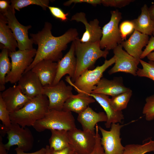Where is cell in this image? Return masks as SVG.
<instances>
[{
    "instance_id": "cell-22",
    "label": "cell",
    "mask_w": 154,
    "mask_h": 154,
    "mask_svg": "<svg viewBox=\"0 0 154 154\" xmlns=\"http://www.w3.org/2000/svg\"><path fill=\"white\" fill-rule=\"evenodd\" d=\"M130 90L123 85L120 79L109 80L102 78L92 93L101 94L113 97Z\"/></svg>"
},
{
    "instance_id": "cell-39",
    "label": "cell",
    "mask_w": 154,
    "mask_h": 154,
    "mask_svg": "<svg viewBox=\"0 0 154 154\" xmlns=\"http://www.w3.org/2000/svg\"><path fill=\"white\" fill-rule=\"evenodd\" d=\"M86 3L91 4L93 6H96L101 4V0H70L64 2L63 5L65 6H69L72 3Z\"/></svg>"
},
{
    "instance_id": "cell-45",
    "label": "cell",
    "mask_w": 154,
    "mask_h": 154,
    "mask_svg": "<svg viewBox=\"0 0 154 154\" xmlns=\"http://www.w3.org/2000/svg\"><path fill=\"white\" fill-rule=\"evenodd\" d=\"M147 57L149 61H152L154 62V51L152 52L149 53L147 55Z\"/></svg>"
},
{
    "instance_id": "cell-1",
    "label": "cell",
    "mask_w": 154,
    "mask_h": 154,
    "mask_svg": "<svg viewBox=\"0 0 154 154\" xmlns=\"http://www.w3.org/2000/svg\"><path fill=\"white\" fill-rule=\"evenodd\" d=\"M52 24L46 22L41 31L36 34H30L33 43L38 45V48L33 62L24 73L31 70L43 60L58 62L62 58V51L66 49L68 44L78 37V33L76 29H70L63 35L55 37L52 34Z\"/></svg>"
},
{
    "instance_id": "cell-25",
    "label": "cell",
    "mask_w": 154,
    "mask_h": 154,
    "mask_svg": "<svg viewBox=\"0 0 154 154\" xmlns=\"http://www.w3.org/2000/svg\"><path fill=\"white\" fill-rule=\"evenodd\" d=\"M134 30L148 35H152L154 21L150 18L147 5L144 4L141 8V12L137 18L131 20Z\"/></svg>"
},
{
    "instance_id": "cell-3",
    "label": "cell",
    "mask_w": 154,
    "mask_h": 154,
    "mask_svg": "<svg viewBox=\"0 0 154 154\" xmlns=\"http://www.w3.org/2000/svg\"><path fill=\"white\" fill-rule=\"evenodd\" d=\"M75 47L76 67L74 76L71 80L74 82L85 71L93 68L96 60L101 57L106 58L108 51L102 50L100 41L94 42H82L77 38L73 41Z\"/></svg>"
},
{
    "instance_id": "cell-37",
    "label": "cell",
    "mask_w": 154,
    "mask_h": 154,
    "mask_svg": "<svg viewBox=\"0 0 154 154\" xmlns=\"http://www.w3.org/2000/svg\"><path fill=\"white\" fill-rule=\"evenodd\" d=\"M48 8L52 15L55 18L64 22L66 21L68 19L67 16L68 13H65L60 8L52 6H48Z\"/></svg>"
},
{
    "instance_id": "cell-32",
    "label": "cell",
    "mask_w": 154,
    "mask_h": 154,
    "mask_svg": "<svg viewBox=\"0 0 154 154\" xmlns=\"http://www.w3.org/2000/svg\"><path fill=\"white\" fill-rule=\"evenodd\" d=\"M145 101L143 113L145 115L147 121H151L154 119V95L147 97Z\"/></svg>"
},
{
    "instance_id": "cell-35",
    "label": "cell",
    "mask_w": 154,
    "mask_h": 154,
    "mask_svg": "<svg viewBox=\"0 0 154 154\" xmlns=\"http://www.w3.org/2000/svg\"><path fill=\"white\" fill-rule=\"evenodd\" d=\"M134 1L133 0H101V4L105 6L121 8Z\"/></svg>"
},
{
    "instance_id": "cell-40",
    "label": "cell",
    "mask_w": 154,
    "mask_h": 154,
    "mask_svg": "<svg viewBox=\"0 0 154 154\" xmlns=\"http://www.w3.org/2000/svg\"><path fill=\"white\" fill-rule=\"evenodd\" d=\"M50 154H73L74 152L72 147L70 145L59 151H55L50 148Z\"/></svg>"
},
{
    "instance_id": "cell-26",
    "label": "cell",
    "mask_w": 154,
    "mask_h": 154,
    "mask_svg": "<svg viewBox=\"0 0 154 154\" xmlns=\"http://www.w3.org/2000/svg\"><path fill=\"white\" fill-rule=\"evenodd\" d=\"M50 131L51 135L49 139L50 149L55 151H59L70 145L68 131L55 129Z\"/></svg>"
},
{
    "instance_id": "cell-31",
    "label": "cell",
    "mask_w": 154,
    "mask_h": 154,
    "mask_svg": "<svg viewBox=\"0 0 154 154\" xmlns=\"http://www.w3.org/2000/svg\"><path fill=\"white\" fill-rule=\"evenodd\" d=\"M139 62L142 68H138L137 75L148 78L154 81V62L149 61L147 62L141 59L140 60Z\"/></svg>"
},
{
    "instance_id": "cell-34",
    "label": "cell",
    "mask_w": 154,
    "mask_h": 154,
    "mask_svg": "<svg viewBox=\"0 0 154 154\" xmlns=\"http://www.w3.org/2000/svg\"><path fill=\"white\" fill-rule=\"evenodd\" d=\"M119 29L123 41L126 39L127 35L132 33L134 28L131 21H125L121 23Z\"/></svg>"
},
{
    "instance_id": "cell-14",
    "label": "cell",
    "mask_w": 154,
    "mask_h": 154,
    "mask_svg": "<svg viewBox=\"0 0 154 154\" xmlns=\"http://www.w3.org/2000/svg\"><path fill=\"white\" fill-rule=\"evenodd\" d=\"M0 96L10 113L20 109L32 99L23 94L18 85L10 87L1 92Z\"/></svg>"
},
{
    "instance_id": "cell-29",
    "label": "cell",
    "mask_w": 154,
    "mask_h": 154,
    "mask_svg": "<svg viewBox=\"0 0 154 154\" xmlns=\"http://www.w3.org/2000/svg\"><path fill=\"white\" fill-rule=\"evenodd\" d=\"M132 94L130 89L128 91L112 97L110 98L111 104L116 111H121L125 109Z\"/></svg>"
},
{
    "instance_id": "cell-24",
    "label": "cell",
    "mask_w": 154,
    "mask_h": 154,
    "mask_svg": "<svg viewBox=\"0 0 154 154\" xmlns=\"http://www.w3.org/2000/svg\"><path fill=\"white\" fill-rule=\"evenodd\" d=\"M0 48L7 49L9 52L16 51L18 44L14 35L7 24L5 16L0 13Z\"/></svg>"
},
{
    "instance_id": "cell-36",
    "label": "cell",
    "mask_w": 154,
    "mask_h": 154,
    "mask_svg": "<svg viewBox=\"0 0 154 154\" xmlns=\"http://www.w3.org/2000/svg\"><path fill=\"white\" fill-rule=\"evenodd\" d=\"M98 126H95L96 144L93 151L89 154H104L103 148L101 143V137L99 133ZM73 154H78L74 152Z\"/></svg>"
},
{
    "instance_id": "cell-13",
    "label": "cell",
    "mask_w": 154,
    "mask_h": 154,
    "mask_svg": "<svg viewBox=\"0 0 154 154\" xmlns=\"http://www.w3.org/2000/svg\"><path fill=\"white\" fill-rule=\"evenodd\" d=\"M113 50L115 62L114 65L108 71V74H112L122 72L137 76L139 60L123 50L121 44L118 45Z\"/></svg>"
},
{
    "instance_id": "cell-21",
    "label": "cell",
    "mask_w": 154,
    "mask_h": 154,
    "mask_svg": "<svg viewBox=\"0 0 154 154\" xmlns=\"http://www.w3.org/2000/svg\"><path fill=\"white\" fill-rule=\"evenodd\" d=\"M92 97L102 107L105 111L107 119L105 123L106 128L110 127L112 123H121L124 119L122 111H116L112 106L108 96L101 94L91 93L89 95Z\"/></svg>"
},
{
    "instance_id": "cell-10",
    "label": "cell",
    "mask_w": 154,
    "mask_h": 154,
    "mask_svg": "<svg viewBox=\"0 0 154 154\" xmlns=\"http://www.w3.org/2000/svg\"><path fill=\"white\" fill-rule=\"evenodd\" d=\"M15 10L10 6L6 12L1 13L6 19L8 25L17 42L19 50H24L33 48V43L32 39L29 38L28 35V30L31 28V26H25L19 23L15 17Z\"/></svg>"
},
{
    "instance_id": "cell-7",
    "label": "cell",
    "mask_w": 154,
    "mask_h": 154,
    "mask_svg": "<svg viewBox=\"0 0 154 154\" xmlns=\"http://www.w3.org/2000/svg\"><path fill=\"white\" fill-rule=\"evenodd\" d=\"M34 48L9 52L11 60V70L6 76V83L13 84L18 82L26 69L33 62L37 52Z\"/></svg>"
},
{
    "instance_id": "cell-30",
    "label": "cell",
    "mask_w": 154,
    "mask_h": 154,
    "mask_svg": "<svg viewBox=\"0 0 154 154\" xmlns=\"http://www.w3.org/2000/svg\"><path fill=\"white\" fill-rule=\"evenodd\" d=\"M11 8L20 11V9L31 5H35L41 7L46 10L48 8L49 1L48 0H11Z\"/></svg>"
},
{
    "instance_id": "cell-9",
    "label": "cell",
    "mask_w": 154,
    "mask_h": 154,
    "mask_svg": "<svg viewBox=\"0 0 154 154\" xmlns=\"http://www.w3.org/2000/svg\"><path fill=\"white\" fill-rule=\"evenodd\" d=\"M72 86L61 80L54 85L43 86L42 94L48 98L49 110L62 111L67 99L73 95Z\"/></svg>"
},
{
    "instance_id": "cell-18",
    "label": "cell",
    "mask_w": 154,
    "mask_h": 154,
    "mask_svg": "<svg viewBox=\"0 0 154 154\" xmlns=\"http://www.w3.org/2000/svg\"><path fill=\"white\" fill-rule=\"evenodd\" d=\"M149 39L148 35L135 30L129 38L123 41L121 44L129 54L139 60L142 48L147 45Z\"/></svg>"
},
{
    "instance_id": "cell-20",
    "label": "cell",
    "mask_w": 154,
    "mask_h": 154,
    "mask_svg": "<svg viewBox=\"0 0 154 154\" xmlns=\"http://www.w3.org/2000/svg\"><path fill=\"white\" fill-rule=\"evenodd\" d=\"M107 118L104 112L97 113L88 106L84 110L78 114V121L81 125L83 130L95 133V127L97 123L106 122Z\"/></svg>"
},
{
    "instance_id": "cell-8",
    "label": "cell",
    "mask_w": 154,
    "mask_h": 154,
    "mask_svg": "<svg viewBox=\"0 0 154 154\" xmlns=\"http://www.w3.org/2000/svg\"><path fill=\"white\" fill-rule=\"evenodd\" d=\"M110 21L103 27L102 36L100 41L101 49L113 50L123 41L118 27L122 19L121 13L118 10L111 11Z\"/></svg>"
},
{
    "instance_id": "cell-47",
    "label": "cell",
    "mask_w": 154,
    "mask_h": 154,
    "mask_svg": "<svg viewBox=\"0 0 154 154\" xmlns=\"http://www.w3.org/2000/svg\"><path fill=\"white\" fill-rule=\"evenodd\" d=\"M152 35L154 36V26L153 27V29L152 31Z\"/></svg>"
},
{
    "instance_id": "cell-38",
    "label": "cell",
    "mask_w": 154,
    "mask_h": 154,
    "mask_svg": "<svg viewBox=\"0 0 154 154\" xmlns=\"http://www.w3.org/2000/svg\"><path fill=\"white\" fill-rule=\"evenodd\" d=\"M154 50V36H152L149 39V42L141 56L140 59L145 57L149 53Z\"/></svg>"
},
{
    "instance_id": "cell-17",
    "label": "cell",
    "mask_w": 154,
    "mask_h": 154,
    "mask_svg": "<svg viewBox=\"0 0 154 154\" xmlns=\"http://www.w3.org/2000/svg\"><path fill=\"white\" fill-rule=\"evenodd\" d=\"M18 82L23 94L30 98L42 94L43 86L38 76L31 70L24 73Z\"/></svg>"
},
{
    "instance_id": "cell-6",
    "label": "cell",
    "mask_w": 154,
    "mask_h": 154,
    "mask_svg": "<svg viewBox=\"0 0 154 154\" xmlns=\"http://www.w3.org/2000/svg\"><path fill=\"white\" fill-rule=\"evenodd\" d=\"M1 133L7 135L8 141L5 144V146L8 152L10 148L14 145H17V147L25 152L28 151L33 148L34 138L29 128L12 123L8 127L1 125Z\"/></svg>"
},
{
    "instance_id": "cell-5",
    "label": "cell",
    "mask_w": 154,
    "mask_h": 154,
    "mask_svg": "<svg viewBox=\"0 0 154 154\" xmlns=\"http://www.w3.org/2000/svg\"><path fill=\"white\" fill-rule=\"evenodd\" d=\"M115 62V58L114 56L109 60H106L102 65L98 66L92 70L85 71L74 82L71 81L69 76L66 77V80L78 93H83L89 95L102 78L104 72Z\"/></svg>"
},
{
    "instance_id": "cell-23",
    "label": "cell",
    "mask_w": 154,
    "mask_h": 154,
    "mask_svg": "<svg viewBox=\"0 0 154 154\" xmlns=\"http://www.w3.org/2000/svg\"><path fill=\"white\" fill-rule=\"evenodd\" d=\"M95 101L92 97L83 93L72 95L64 103L62 110L73 112L78 114L84 110L90 104Z\"/></svg>"
},
{
    "instance_id": "cell-4",
    "label": "cell",
    "mask_w": 154,
    "mask_h": 154,
    "mask_svg": "<svg viewBox=\"0 0 154 154\" xmlns=\"http://www.w3.org/2000/svg\"><path fill=\"white\" fill-rule=\"evenodd\" d=\"M33 127L39 132L46 129L69 131L76 128L71 112L52 110H49L44 117L37 121Z\"/></svg>"
},
{
    "instance_id": "cell-42",
    "label": "cell",
    "mask_w": 154,
    "mask_h": 154,
    "mask_svg": "<svg viewBox=\"0 0 154 154\" xmlns=\"http://www.w3.org/2000/svg\"><path fill=\"white\" fill-rule=\"evenodd\" d=\"M11 3V1L5 0H0V13H3L6 12L9 8Z\"/></svg>"
},
{
    "instance_id": "cell-27",
    "label": "cell",
    "mask_w": 154,
    "mask_h": 154,
    "mask_svg": "<svg viewBox=\"0 0 154 154\" xmlns=\"http://www.w3.org/2000/svg\"><path fill=\"white\" fill-rule=\"evenodd\" d=\"M0 53V91L5 90V78L10 72L11 63L9 58V51L6 48L2 49Z\"/></svg>"
},
{
    "instance_id": "cell-41",
    "label": "cell",
    "mask_w": 154,
    "mask_h": 154,
    "mask_svg": "<svg viewBox=\"0 0 154 154\" xmlns=\"http://www.w3.org/2000/svg\"><path fill=\"white\" fill-rule=\"evenodd\" d=\"M16 154H46V148L42 147L40 150L35 152L31 153H27L18 147L15 149Z\"/></svg>"
},
{
    "instance_id": "cell-16",
    "label": "cell",
    "mask_w": 154,
    "mask_h": 154,
    "mask_svg": "<svg viewBox=\"0 0 154 154\" xmlns=\"http://www.w3.org/2000/svg\"><path fill=\"white\" fill-rule=\"evenodd\" d=\"M74 20L77 22H81L84 24L85 31L80 39L82 42H94L100 41L102 36V29L99 25V22L95 19L88 22L86 17V14L84 12L77 13L72 17L71 21Z\"/></svg>"
},
{
    "instance_id": "cell-12",
    "label": "cell",
    "mask_w": 154,
    "mask_h": 154,
    "mask_svg": "<svg viewBox=\"0 0 154 154\" xmlns=\"http://www.w3.org/2000/svg\"><path fill=\"white\" fill-rule=\"evenodd\" d=\"M124 125L118 123H112L109 131L98 126L102 135L101 143L104 154H123L125 147L121 144L120 135L121 129Z\"/></svg>"
},
{
    "instance_id": "cell-43",
    "label": "cell",
    "mask_w": 154,
    "mask_h": 154,
    "mask_svg": "<svg viewBox=\"0 0 154 154\" xmlns=\"http://www.w3.org/2000/svg\"><path fill=\"white\" fill-rule=\"evenodd\" d=\"M2 137L0 136V154H7L8 151L6 149L5 144L3 142Z\"/></svg>"
},
{
    "instance_id": "cell-11",
    "label": "cell",
    "mask_w": 154,
    "mask_h": 154,
    "mask_svg": "<svg viewBox=\"0 0 154 154\" xmlns=\"http://www.w3.org/2000/svg\"><path fill=\"white\" fill-rule=\"evenodd\" d=\"M69 145L78 154H89L96 144L95 133L76 127L68 131Z\"/></svg>"
},
{
    "instance_id": "cell-19",
    "label": "cell",
    "mask_w": 154,
    "mask_h": 154,
    "mask_svg": "<svg viewBox=\"0 0 154 154\" xmlns=\"http://www.w3.org/2000/svg\"><path fill=\"white\" fill-rule=\"evenodd\" d=\"M57 63L43 60L36 64L31 69L39 78L43 86H52L57 71Z\"/></svg>"
},
{
    "instance_id": "cell-46",
    "label": "cell",
    "mask_w": 154,
    "mask_h": 154,
    "mask_svg": "<svg viewBox=\"0 0 154 154\" xmlns=\"http://www.w3.org/2000/svg\"><path fill=\"white\" fill-rule=\"evenodd\" d=\"M46 149L47 151L46 154H50V149L49 145H47L46 146Z\"/></svg>"
},
{
    "instance_id": "cell-28",
    "label": "cell",
    "mask_w": 154,
    "mask_h": 154,
    "mask_svg": "<svg viewBox=\"0 0 154 154\" xmlns=\"http://www.w3.org/2000/svg\"><path fill=\"white\" fill-rule=\"evenodd\" d=\"M123 154H145L154 152V140H149L142 144H130L124 147Z\"/></svg>"
},
{
    "instance_id": "cell-15",
    "label": "cell",
    "mask_w": 154,
    "mask_h": 154,
    "mask_svg": "<svg viewBox=\"0 0 154 154\" xmlns=\"http://www.w3.org/2000/svg\"><path fill=\"white\" fill-rule=\"evenodd\" d=\"M76 67L75 47L73 41L68 52L57 62L56 76L52 86L57 84L66 74H68L72 80L75 75Z\"/></svg>"
},
{
    "instance_id": "cell-2",
    "label": "cell",
    "mask_w": 154,
    "mask_h": 154,
    "mask_svg": "<svg viewBox=\"0 0 154 154\" xmlns=\"http://www.w3.org/2000/svg\"><path fill=\"white\" fill-rule=\"evenodd\" d=\"M49 110L48 99L42 94L32 98L18 111L10 113V118L12 123L22 127H33L44 117Z\"/></svg>"
},
{
    "instance_id": "cell-44",
    "label": "cell",
    "mask_w": 154,
    "mask_h": 154,
    "mask_svg": "<svg viewBox=\"0 0 154 154\" xmlns=\"http://www.w3.org/2000/svg\"><path fill=\"white\" fill-rule=\"evenodd\" d=\"M148 11L151 18L154 21V5L148 8Z\"/></svg>"
},
{
    "instance_id": "cell-33",
    "label": "cell",
    "mask_w": 154,
    "mask_h": 154,
    "mask_svg": "<svg viewBox=\"0 0 154 154\" xmlns=\"http://www.w3.org/2000/svg\"><path fill=\"white\" fill-rule=\"evenodd\" d=\"M10 114L0 96V120L2 122L3 125L6 127H9L12 124Z\"/></svg>"
}]
</instances>
